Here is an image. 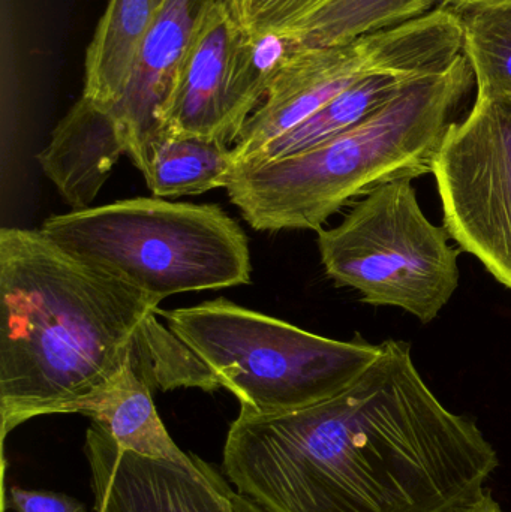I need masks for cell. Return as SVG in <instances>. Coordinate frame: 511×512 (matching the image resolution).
Here are the masks:
<instances>
[{"mask_svg": "<svg viewBox=\"0 0 511 512\" xmlns=\"http://www.w3.org/2000/svg\"><path fill=\"white\" fill-rule=\"evenodd\" d=\"M443 512H506L501 507L500 502L494 498L488 489L482 490L479 495L474 498L468 499V501L462 502V504L456 505V507L449 508V510Z\"/></svg>", "mask_w": 511, "mask_h": 512, "instance_id": "cell-21", "label": "cell"}, {"mask_svg": "<svg viewBox=\"0 0 511 512\" xmlns=\"http://www.w3.org/2000/svg\"><path fill=\"white\" fill-rule=\"evenodd\" d=\"M120 448L149 459L179 460L186 456L171 439L156 411L152 387L134 367H125L104 390L80 406Z\"/></svg>", "mask_w": 511, "mask_h": 512, "instance_id": "cell-14", "label": "cell"}, {"mask_svg": "<svg viewBox=\"0 0 511 512\" xmlns=\"http://www.w3.org/2000/svg\"><path fill=\"white\" fill-rule=\"evenodd\" d=\"M432 176L450 239L511 289V98L477 95L447 131Z\"/></svg>", "mask_w": 511, "mask_h": 512, "instance_id": "cell-8", "label": "cell"}, {"mask_svg": "<svg viewBox=\"0 0 511 512\" xmlns=\"http://www.w3.org/2000/svg\"><path fill=\"white\" fill-rule=\"evenodd\" d=\"M381 346L330 399L240 411L225 439L227 480L267 512H443L485 490L497 450L432 393L410 343Z\"/></svg>", "mask_w": 511, "mask_h": 512, "instance_id": "cell-1", "label": "cell"}, {"mask_svg": "<svg viewBox=\"0 0 511 512\" xmlns=\"http://www.w3.org/2000/svg\"><path fill=\"white\" fill-rule=\"evenodd\" d=\"M215 0H165L141 47L128 90L113 116L128 138V156L143 170L150 144L161 134L162 108L198 24Z\"/></svg>", "mask_w": 511, "mask_h": 512, "instance_id": "cell-11", "label": "cell"}, {"mask_svg": "<svg viewBox=\"0 0 511 512\" xmlns=\"http://www.w3.org/2000/svg\"><path fill=\"white\" fill-rule=\"evenodd\" d=\"M474 83L465 54L411 81L344 134L299 155L236 167L231 203L255 231H320L354 198L432 174L444 137Z\"/></svg>", "mask_w": 511, "mask_h": 512, "instance_id": "cell-3", "label": "cell"}, {"mask_svg": "<svg viewBox=\"0 0 511 512\" xmlns=\"http://www.w3.org/2000/svg\"><path fill=\"white\" fill-rule=\"evenodd\" d=\"M511 5V0H443V8L453 11L468 12L474 9L494 8V6Z\"/></svg>", "mask_w": 511, "mask_h": 512, "instance_id": "cell-22", "label": "cell"}, {"mask_svg": "<svg viewBox=\"0 0 511 512\" xmlns=\"http://www.w3.org/2000/svg\"><path fill=\"white\" fill-rule=\"evenodd\" d=\"M41 231L158 304L251 283L248 237L216 204L132 198L51 216Z\"/></svg>", "mask_w": 511, "mask_h": 512, "instance_id": "cell-4", "label": "cell"}, {"mask_svg": "<svg viewBox=\"0 0 511 512\" xmlns=\"http://www.w3.org/2000/svg\"><path fill=\"white\" fill-rule=\"evenodd\" d=\"M95 512H267L194 454L149 459L92 423L84 444Z\"/></svg>", "mask_w": 511, "mask_h": 512, "instance_id": "cell-10", "label": "cell"}, {"mask_svg": "<svg viewBox=\"0 0 511 512\" xmlns=\"http://www.w3.org/2000/svg\"><path fill=\"white\" fill-rule=\"evenodd\" d=\"M233 171V150L227 144L159 134L147 150L141 174L153 197L167 200L227 188Z\"/></svg>", "mask_w": 511, "mask_h": 512, "instance_id": "cell-16", "label": "cell"}, {"mask_svg": "<svg viewBox=\"0 0 511 512\" xmlns=\"http://www.w3.org/2000/svg\"><path fill=\"white\" fill-rule=\"evenodd\" d=\"M129 144L116 117L81 96L36 156L72 210L89 209Z\"/></svg>", "mask_w": 511, "mask_h": 512, "instance_id": "cell-12", "label": "cell"}, {"mask_svg": "<svg viewBox=\"0 0 511 512\" xmlns=\"http://www.w3.org/2000/svg\"><path fill=\"white\" fill-rule=\"evenodd\" d=\"M411 182L369 192L341 225L317 231L318 251L327 276L363 303L398 307L429 324L458 289L461 249L426 218Z\"/></svg>", "mask_w": 511, "mask_h": 512, "instance_id": "cell-6", "label": "cell"}, {"mask_svg": "<svg viewBox=\"0 0 511 512\" xmlns=\"http://www.w3.org/2000/svg\"><path fill=\"white\" fill-rule=\"evenodd\" d=\"M9 496L17 512H86L80 502L60 493L12 487Z\"/></svg>", "mask_w": 511, "mask_h": 512, "instance_id": "cell-20", "label": "cell"}, {"mask_svg": "<svg viewBox=\"0 0 511 512\" xmlns=\"http://www.w3.org/2000/svg\"><path fill=\"white\" fill-rule=\"evenodd\" d=\"M282 47L284 42L249 36L225 0H215L177 69L159 117L161 134L233 147L266 98Z\"/></svg>", "mask_w": 511, "mask_h": 512, "instance_id": "cell-9", "label": "cell"}, {"mask_svg": "<svg viewBox=\"0 0 511 512\" xmlns=\"http://www.w3.org/2000/svg\"><path fill=\"white\" fill-rule=\"evenodd\" d=\"M158 315L251 414H284L330 399L383 352L360 334L329 339L227 298Z\"/></svg>", "mask_w": 511, "mask_h": 512, "instance_id": "cell-5", "label": "cell"}, {"mask_svg": "<svg viewBox=\"0 0 511 512\" xmlns=\"http://www.w3.org/2000/svg\"><path fill=\"white\" fill-rule=\"evenodd\" d=\"M464 54L477 95L511 98V5L462 12Z\"/></svg>", "mask_w": 511, "mask_h": 512, "instance_id": "cell-18", "label": "cell"}, {"mask_svg": "<svg viewBox=\"0 0 511 512\" xmlns=\"http://www.w3.org/2000/svg\"><path fill=\"white\" fill-rule=\"evenodd\" d=\"M165 0H110L84 62V98L113 113Z\"/></svg>", "mask_w": 511, "mask_h": 512, "instance_id": "cell-13", "label": "cell"}, {"mask_svg": "<svg viewBox=\"0 0 511 512\" xmlns=\"http://www.w3.org/2000/svg\"><path fill=\"white\" fill-rule=\"evenodd\" d=\"M438 8H443V0H330L288 44H350Z\"/></svg>", "mask_w": 511, "mask_h": 512, "instance_id": "cell-17", "label": "cell"}, {"mask_svg": "<svg viewBox=\"0 0 511 512\" xmlns=\"http://www.w3.org/2000/svg\"><path fill=\"white\" fill-rule=\"evenodd\" d=\"M330 0H225L242 29L257 41L291 42Z\"/></svg>", "mask_w": 511, "mask_h": 512, "instance_id": "cell-19", "label": "cell"}, {"mask_svg": "<svg viewBox=\"0 0 511 512\" xmlns=\"http://www.w3.org/2000/svg\"><path fill=\"white\" fill-rule=\"evenodd\" d=\"M158 310L152 298L41 230L2 228V439L32 418L78 414L129 366L152 390H219Z\"/></svg>", "mask_w": 511, "mask_h": 512, "instance_id": "cell-2", "label": "cell"}, {"mask_svg": "<svg viewBox=\"0 0 511 512\" xmlns=\"http://www.w3.org/2000/svg\"><path fill=\"white\" fill-rule=\"evenodd\" d=\"M464 54L462 15L438 8L350 44H285L273 62L266 98L249 117L233 150L234 168L314 116L348 87L372 74L422 75Z\"/></svg>", "mask_w": 511, "mask_h": 512, "instance_id": "cell-7", "label": "cell"}, {"mask_svg": "<svg viewBox=\"0 0 511 512\" xmlns=\"http://www.w3.org/2000/svg\"><path fill=\"white\" fill-rule=\"evenodd\" d=\"M417 78L420 77L399 72L369 75L348 87L314 116L264 147L254 159L243 165L275 161L314 149L368 119Z\"/></svg>", "mask_w": 511, "mask_h": 512, "instance_id": "cell-15", "label": "cell"}]
</instances>
